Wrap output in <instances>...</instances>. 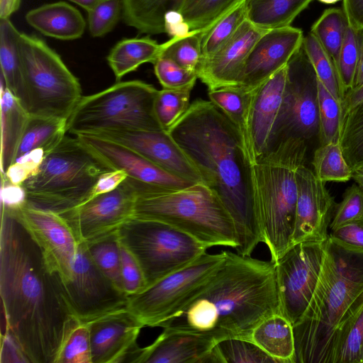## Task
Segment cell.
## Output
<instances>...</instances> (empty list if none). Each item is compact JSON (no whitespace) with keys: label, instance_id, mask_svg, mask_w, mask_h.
<instances>
[{"label":"cell","instance_id":"3","mask_svg":"<svg viewBox=\"0 0 363 363\" xmlns=\"http://www.w3.org/2000/svg\"><path fill=\"white\" fill-rule=\"evenodd\" d=\"M280 313L276 264L225 251L202 291L163 328L210 337L217 342L249 340L256 326Z\"/></svg>","mask_w":363,"mask_h":363},{"label":"cell","instance_id":"6","mask_svg":"<svg viewBox=\"0 0 363 363\" xmlns=\"http://www.w3.org/2000/svg\"><path fill=\"white\" fill-rule=\"evenodd\" d=\"M135 183V216L168 223L208 248L237 247L236 232L230 213L216 194L203 183L178 190Z\"/></svg>","mask_w":363,"mask_h":363},{"label":"cell","instance_id":"56","mask_svg":"<svg viewBox=\"0 0 363 363\" xmlns=\"http://www.w3.org/2000/svg\"><path fill=\"white\" fill-rule=\"evenodd\" d=\"M363 102V84L348 91L342 101V116L352 108Z\"/></svg>","mask_w":363,"mask_h":363},{"label":"cell","instance_id":"2","mask_svg":"<svg viewBox=\"0 0 363 363\" xmlns=\"http://www.w3.org/2000/svg\"><path fill=\"white\" fill-rule=\"evenodd\" d=\"M168 133L230 213L237 252L250 255L264 240L252 197L250 163L236 128L210 100L199 99Z\"/></svg>","mask_w":363,"mask_h":363},{"label":"cell","instance_id":"55","mask_svg":"<svg viewBox=\"0 0 363 363\" xmlns=\"http://www.w3.org/2000/svg\"><path fill=\"white\" fill-rule=\"evenodd\" d=\"M342 10L349 25L354 30L363 31V0H342Z\"/></svg>","mask_w":363,"mask_h":363},{"label":"cell","instance_id":"24","mask_svg":"<svg viewBox=\"0 0 363 363\" xmlns=\"http://www.w3.org/2000/svg\"><path fill=\"white\" fill-rule=\"evenodd\" d=\"M218 342L210 337L164 328L149 346L138 347L128 362L136 363H218ZM128 357V358H129Z\"/></svg>","mask_w":363,"mask_h":363},{"label":"cell","instance_id":"39","mask_svg":"<svg viewBox=\"0 0 363 363\" xmlns=\"http://www.w3.org/2000/svg\"><path fill=\"white\" fill-rule=\"evenodd\" d=\"M247 19L245 0H240L208 30L203 33V57H208L220 49Z\"/></svg>","mask_w":363,"mask_h":363},{"label":"cell","instance_id":"30","mask_svg":"<svg viewBox=\"0 0 363 363\" xmlns=\"http://www.w3.org/2000/svg\"><path fill=\"white\" fill-rule=\"evenodd\" d=\"M19 35L20 32L10 18L0 19L1 82L27 111L24 72L18 47Z\"/></svg>","mask_w":363,"mask_h":363},{"label":"cell","instance_id":"59","mask_svg":"<svg viewBox=\"0 0 363 363\" xmlns=\"http://www.w3.org/2000/svg\"><path fill=\"white\" fill-rule=\"evenodd\" d=\"M75 3L84 9L89 11L91 10L100 0H69Z\"/></svg>","mask_w":363,"mask_h":363},{"label":"cell","instance_id":"20","mask_svg":"<svg viewBox=\"0 0 363 363\" xmlns=\"http://www.w3.org/2000/svg\"><path fill=\"white\" fill-rule=\"evenodd\" d=\"M303 38L302 30L291 26L268 30L251 50L238 86L250 91L286 67Z\"/></svg>","mask_w":363,"mask_h":363},{"label":"cell","instance_id":"51","mask_svg":"<svg viewBox=\"0 0 363 363\" xmlns=\"http://www.w3.org/2000/svg\"><path fill=\"white\" fill-rule=\"evenodd\" d=\"M121 276L124 291L131 296L147 287L146 280L136 257L121 242Z\"/></svg>","mask_w":363,"mask_h":363},{"label":"cell","instance_id":"10","mask_svg":"<svg viewBox=\"0 0 363 363\" xmlns=\"http://www.w3.org/2000/svg\"><path fill=\"white\" fill-rule=\"evenodd\" d=\"M118 233L140 263L147 286L191 264L208 249L168 223L135 216Z\"/></svg>","mask_w":363,"mask_h":363},{"label":"cell","instance_id":"5","mask_svg":"<svg viewBox=\"0 0 363 363\" xmlns=\"http://www.w3.org/2000/svg\"><path fill=\"white\" fill-rule=\"evenodd\" d=\"M307 143L291 138L250 164L252 197L264 242L275 264L292 246L296 219V172L305 164Z\"/></svg>","mask_w":363,"mask_h":363},{"label":"cell","instance_id":"8","mask_svg":"<svg viewBox=\"0 0 363 363\" xmlns=\"http://www.w3.org/2000/svg\"><path fill=\"white\" fill-rule=\"evenodd\" d=\"M158 90L140 80L119 82L83 96L67 121L74 135L101 130H163L154 110Z\"/></svg>","mask_w":363,"mask_h":363},{"label":"cell","instance_id":"4","mask_svg":"<svg viewBox=\"0 0 363 363\" xmlns=\"http://www.w3.org/2000/svg\"><path fill=\"white\" fill-rule=\"evenodd\" d=\"M363 294V252L329 237L315 291L305 313L293 326L296 363H329L334 333Z\"/></svg>","mask_w":363,"mask_h":363},{"label":"cell","instance_id":"27","mask_svg":"<svg viewBox=\"0 0 363 363\" xmlns=\"http://www.w3.org/2000/svg\"><path fill=\"white\" fill-rule=\"evenodd\" d=\"M329 363H363V294L346 312L334 333Z\"/></svg>","mask_w":363,"mask_h":363},{"label":"cell","instance_id":"61","mask_svg":"<svg viewBox=\"0 0 363 363\" xmlns=\"http://www.w3.org/2000/svg\"><path fill=\"white\" fill-rule=\"evenodd\" d=\"M322 3L327 4H333L335 3L338 2L340 0H318Z\"/></svg>","mask_w":363,"mask_h":363},{"label":"cell","instance_id":"57","mask_svg":"<svg viewBox=\"0 0 363 363\" xmlns=\"http://www.w3.org/2000/svg\"><path fill=\"white\" fill-rule=\"evenodd\" d=\"M21 0H0V19L9 18L20 7Z\"/></svg>","mask_w":363,"mask_h":363},{"label":"cell","instance_id":"49","mask_svg":"<svg viewBox=\"0 0 363 363\" xmlns=\"http://www.w3.org/2000/svg\"><path fill=\"white\" fill-rule=\"evenodd\" d=\"M153 65L155 74L164 89L194 87L199 79L196 72L186 69L166 57H160Z\"/></svg>","mask_w":363,"mask_h":363},{"label":"cell","instance_id":"28","mask_svg":"<svg viewBox=\"0 0 363 363\" xmlns=\"http://www.w3.org/2000/svg\"><path fill=\"white\" fill-rule=\"evenodd\" d=\"M184 0H122L124 23L139 32L166 33V21L178 13Z\"/></svg>","mask_w":363,"mask_h":363},{"label":"cell","instance_id":"35","mask_svg":"<svg viewBox=\"0 0 363 363\" xmlns=\"http://www.w3.org/2000/svg\"><path fill=\"white\" fill-rule=\"evenodd\" d=\"M208 95L238 130L248 158L247 117L250 91L240 86H228L210 90Z\"/></svg>","mask_w":363,"mask_h":363},{"label":"cell","instance_id":"41","mask_svg":"<svg viewBox=\"0 0 363 363\" xmlns=\"http://www.w3.org/2000/svg\"><path fill=\"white\" fill-rule=\"evenodd\" d=\"M54 363H92L89 323L74 319L63 336Z\"/></svg>","mask_w":363,"mask_h":363},{"label":"cell","instance_id":"48","mask_svg":"<svg viewBox=\"0 0 363 363\" xmlns=\"http://www.w3.org/2000/svg\"><path fill=\"white\" fill-rule=\"evenodd\" d=\"M87 12L91 35L102 37L111 32L122 17V0H100Z\"/></svg>","mask_w":363,"mask_h":363},{"label":"cell","instance_id":"38","mask_svg":"<svg viewBox=\"0 0 363 363\" xmlns=\"http://www.w3.org/2000/svg\"><path fill=\"white\" fill-rule=\"evenodd\" d=\"M339 143L352 170L362 168L363 102L342 116Z\"/></svg>","mask_w":363,"mask_h":363},{"label":"cell","instance_id":"32","mask_svg":"<svg viewBox=\"0 0 363 363\" xmlns=\"http://www.w3.org/2000/svg\"><path fill=\"white\" fill-rule=\"evenodd\" d=\"M247 19L262 29L291 26L313 0H245Z\"/></svg>","mask_w":363,"mask_h":363},{"label":"cell","instance_id":"16","mask_svg":"<svg viewBox=\"0 0 363 363\" xmlns=\"http://www.w3.org/2000/svg\"><path fill=\"white\" fill-rule=\"evenodd\" d=\"M136 196L135 181L127 177L114 190L97 195L61 216L79 242H89L117 231L133 216Z\"/></svg>","mask_w":363,"mask_h":363},{"label":"cell","instance_id":"58","mask_svg":"<svg viewBox=\"0 0 363 363\" xmlns=\"http://www.w3.org/2000/svg\"><path fill=\"white\" fill-rule=\"evenodd\" d=\"M363 84V45H362L361 55L357 66V70L353 88L357 87ZM352 88V89H353Z\"/></svg>","mask_w":363,"mask_h":363},{"label":"cell","instance_id":"17","mask_svg":"<svg viewBox=\"0 0 363 363\" xmlns=\"http://www.w3.org/2000/svg\"><path fill=\"white\" fill-rule=\"evenodd\" d=\"M297 200L292 245L303 242H325L335 203L325 182L305 164L296 172Z\"/></svg>","mask_w":363,"mask_h":363},{"label":"cell","instance_id":"1","mask_svg":"<svg viewBox=\"0 0 363 363\" xmlns=\"http://www.w3.org/2000/svg\"><path fill=\"white\" fill-rule=\"evenodd\" d=\"M0 295L5 331L31 363H54L75 317L61 278L40 247L5 206L1 210ZM3 333V332H2Z\"/></svg>","mask_w":363,"mask_h":363},{"label":"cell","instance_id":"46","mask_svg":"<svg viewBox=\"0 0 363 363\" xmlns=\"http://www.w3.org/2000/svg\"><path fill=\"white\" fill-rule=\"evenodd\" d=\"M362 45V32L354 30L349 25L337 68L343 97L354 86Z\"/></svg>","mask_w":363,"mask_h":363},{"label":"cell","instance_id":"25","mask_svg":"<svg viewBox=\"0 0 363 363\" xmlns=\"http://www.w3.org/2000/svg\"><path fill=\"white\" fill-rule=\"evenodd\" d=\"M26 20L42 34L62 40L81 38L86 28L82 13L65 1L47 4L31 9L26 13Z\"/></svg>","mask_w":363,"mask_h":363},{"label":"cell","instance_id":"34","mask_svg":"<svg viewBox=\"0 0 363 363\" xmlns=\"http://www.w3.org/2000/svg\"><path fill=\"white\" fill-rule=\"evenodd\" d=\"M240 1L184 0L178 12L184 33H204Z\"/></svg>","mask_w":363,"mask_h":363},{"label":"cell","instance_id":"14","mask_svg":"<svg viewBox=\"0 0 363 363\" xmlns=\"http://www.w3.org/2000/svg\"><path fill=\"white\" fill-rule=\"evenodd\" d=\"M325 242H303L292 245L276 262L280 311L293 326L305 313L315 291L324 259Z\"/></svg>","mask_w":363,"mask_h":363},{"label":"cell","instance_id":"44","mask_svg":"<svg viewBox=\"0 0 363 363\" xmlns=\"http://www.w3.org/2000/svg\"><path fill=\"white\" fill-rule=\"evenodd\" d=\"M194 87L158 91L154 110L162 128L168 132L190 106L191 91Z\"/></svg>","mask_w":363,"mask_h":363},{"label":"cell","instance_id":"62","mask_svg":"<svg viewBox=\"0 0 363 363\" xmlns=\"http://www.w3.org/2000/svg\"><path fill=\"white\" fill-rule=\"evenodd\" d=\"M362 45H363V31L362 32Z\"/></svg>","mask_w":363,"mask_h":363},{"label":"cell","instance_id":"23","mask_svg":"<svg viewBox=\"0 0 363 363\" xmlns=\"http://www.w3.org/2000/svg\"><path fill=\"white\" fill-rule=\"evenodd\" d=\"M89 323L92 363H118L138 347L136 341L144 326L125 308Z\"/></svg>","mask_w":363,"mask_h":363},{"label":"cell","instance_id":"43","mask_svg":"<svg viewBox=\"0 0 363 363\" xmlns=\"http://www.w3.org/2000/svg\"><path fill=\"white\" fill-rule=\"evenodd\" d=\"M303 47L313 67L318 79L335 99L342 101L343 94L335 65L311 32L303 38Z\"/></svg>","mask_w":363,"mask_h":363},{"label":"cell","instance_id":"45","mask_svg":"<svg viewBox=\"0 0 363 363\" xmlns=\"http://www.w3.org/2000/svg\"><path fill=\"white\" fill-rule=\"evenodd\" d=\"M318 87L320 143H339L342 118L341 101L335 99L319 80Z\"/></svg>","mask_w":363,"mask_h":363},{"label":"cell","instance_id":"7","mask_svg":"<svg viewBox=\"0 0 363 363\" xmlns=\"http://www.w3.org/2000/svg\"><path fill=\"white\" fill-rule=\"evenodd\" d=\"M109 170L76 136L65 135L21 186L27 204L61 215L89 200Z\"/></svg>","mask_w":363,"mask_h":363},{"label":"cell","instance_id":"15","mask_svg":"<svg viewBox=\"0 0 363 363\" xmlns=\"http://www.w3.org/2000/svg\"><path fill=\"white\" fill-rule=\"evenodd\" d=\"M4 206L12 213L40 247L50 269L59 275L62 282L68 281L79 241L67 221L57 213L31 206L26 202L12 208Z\"/></svg>","mask_w":363,"mask_h":363},{"label":"cell","instance_id":"42","mask_svg":"<svg viewBox=\"0 0 363 363\" xmlns=\"http://www.w3.org/2000/svg\"><path fill=\"white\" fill-rule=\"evenodd\" d=\"M202 35L203 33L191 31L171 37L162 44L161 56L172 60L186 69L197 72L203 58Z\"/></svg>","mask_w":363,"mask_h":363},{"label":"cell","instance_id":"54","mask_svg":"<svg viewBox=\"0 0 363 363\" xmlns=\"http://www.w3.org/2000/svg\"><path fill=\"white\" fill-rule=\"evenodd\" d=\"M1 362H29L19 345L8 333H1Z\"/></svg>","mask_w":363,"mask_h":363},{"label":"cell","instance_id":"22","mask_svg":"<svg viewBox=\"0 0 363 363\" xmlns=\"http://www.w3.org/2000/svg\"><path fill=\"white\" fill-rule=\"evenodd\" d=\"M286 66L250 91L247 129L250 164L258 162L267 152L282 102Z\"/></svg>","mask_w":363,"mask_h":363},{"label":"cell","instance_id":"50","mask_svg":"<svg viewBox=\"0 0 363 363\" xmlns=\"http://www.w3.org/2000/svg\"><path fill=\"white\" fill-rule=\"evenodd\" d=\"M363 218V189L357 184L349 186L336 206L330 225L331 230L348 222Z\"/></svg>","mask_w":363,"mask_h":363},{"label":"cell","instance_id":"18","mask_svg":"<svg viewBox=\"0 0 363 363\" xmlns=\"http://www.w3.org/2000/svg\"><path fill=\"white\" fill-rule=\"evenodd\" d=\"M86 135L119 143L173 175L194 183H203L196 167L170 134L164 130H101Z\"/></svg>","mask_w":363,"mask_h":363},{"label":"cell","instance_id":"13","mask_svg":"<svg viewBox=\"0 0 363 363\" xmlns=\"http://www.w3.org/2000/svg\"><path fill=\"white\" fill-rule=\"evenodd\" d=\"M62 286L71 313L84 323L128 306L129 296L97 267L84 242H79L71 278Z\"/></svg>","mask_w":363,"mask_h":363},{"label":"cell","instance_id":"37","mask_svg":"<svg viewBox=\"0 0 363 363\" xmlns=\"http://www.w3.org/2000/svg\"><path fill=\"white\" fill-rule=\"evenodd\" d=\"M118 230L84 242L97 267L119 289L124 291L121 276V240Z\"/></svg>","mask_w":363,"mask_h":363},{"label":"cell","instance_id":"52","mask_svg":"<svg viewBox=\"0 0 363 363\" xmlns=\"http://www.w3.org/2000/svg\"><path fill=\"white\" fill-rule=\"evenodd\" d=\"M329 238L346 248L363 252V218L331 230Z\"/></svg>","mask_w":363,"mask_h":363},{"label":"cell","instance_id":"36","mask_svg":"<svg viewBox=\"0 0 363 363\" xmlns=\"http://www.w3.org/2000/svg\"><path fill=\"white\" fill-rule=\"evenodd\" d=\"M348 26L342 9L329 8L323 12L311 26V33L330 57L336 71Z\"/></svg>","mask_w":363,"mask_h":363},{"label":"cell","instance_id":"40","mask_svg":"<svg viewBox=\"0 0 363 363\" xmlns=\"http://www.w3.org/2000/svg\"><path fill=\"white\" fill-rule=\"evenodd\" d=\"M312 165L315 176L325 183L345 182L352 176L339 143L320 145L313 153Z\"/></svg>","mask_w":363,"mask_h":363},{"label":"cell","instance_id":"12","mask_svg":"<svg viewBox=\"0 0 363 363\" xmlns=\"http://www.w3.org/2000/svg\"><path fill=\"white\" fill-rule=\"evenodd\" d=\"M318 82L302 44L286 66L282 102L267 153L291 138L303 140L307 145L315 138H318Z\"/></svg>","mask_w":363,"mask_h":363},{"label":"cell","instance_id":"33","mask_svg":"<svg viewBox=\"0 0 363 363\" xmlns=\"http://www.w3.org/2000/svg\"><path fill=\"white\" fill-rule=\"evenodd\" d=\"M66 127V120L30 115L15 160L36 150L49 152L65 136Z\"/></svg>","mask_w":363,"mask_h":363},{"label":"cell","instance_id":"47","mask_svg":"<svg viewBox=\"0 0 363 363\" xmlns=\"http://www.w3.org/2000/svg\"><path fill=\"white\" fill-rule=\"evenodd\" d=\"M215 349L220 363H278L249 340L230 338L218 342Z\"/></svg>","mask_w":363,"mask_h":363},{"label":"cell","instance_id":"31","mask_svg":"<svg viewBox=\"0 0 363 363\" xmlns=\"http://www.w3.org/2000/svg\"><path fill=\"white\" fill-rule=\"evenodd\" d=\"M162 51V45L148 36L125 38L111 50L107 61L116 80H120L144 63L154 64Z\"/></svg>","mask_w":363,"mask_h":363},{"label":"cell","instance_id":"60","mask_svg":"<svg viewBox=\"0 0 363 363\" xmlns=\"http://www.w3.org/2000/svg\"><path fill=\"white\" fill-rule=\"evenodd\" d=\"M352 178L363 189V167L353 170Z\"/></svg>","mask_w":363,"mask_h":363},{"label":"cell","instance_id":"19","mask_svg":"<svg viewBox=\"0 0 363 363\" xmlns=\"http://www.w3.org/2000/svg\"><path fill=\"white\" fill-rule=\"evenodd\" d=\"M75 136L110 169L123 170L128 177L142 184L167 190L182 189L197 184L170 174L116 142L86 134Z\"/></svg>","mask_w":363,"mask_h":363},{"label":"cell","instance_id":"11","mask_svg":"<svg viewBox=\"0 0 363 363\" xmlns=\"http://www.w3.org/2000/svg\"><path fill=\"white\" fill-rule=\"evenodd\" d=\"M225 258V251L203 254L187 266L129 296L128 309L144 327H160L202 291Z\"/></svg>","mask_w":363,"mask_h":363},{"label":"cell","instance_id":"9","mask_svg":"<svg viewBox=\"0 0 363 363\" xmlns=\"http://www.w3.org/2000/svg\"><path fill=\"white\" fill-rule=\"evenodd\" d=\"M18 47L28 113L67 121L83 96L78 79L41 38L20 33Z\"/></svg>","mask_w":363,"mask_h":363},{"label":"cell","instance_id":"26","mask_svg":"<svg viewBox=\"0 0 363 363\" xmlns=\"http://www.w3.org/2000/svg\"><path fill=\"white\" fill-rule=\"evenodd\" d=\"M1 175L13 163L30 114L1 82Z\"/></svg>","mask_w":363,"mask_h":363},{"label":"cell","instance_id":"29","mask_svg":"<svg viewBox=\"0 0 363 363\" xmlns=\"http://www.w3.org/2000/svg\"><path fill=\"white\" fill-rule=\"evenodd\" d=\"M250 340L255 342L278 363H296L294 328L281 313H274L259 323Z\"/></svg>","mask_w":363,"mask_h":363},{"label":"cell","instance_id":"21","mask_svg":"<svg viewBox=\"0 0 363 363\" xmlns=\"http://www.w3.org/2000/svg\"><path fill=\"white\" fill-rule=\"evenodd\" d=\"M267 30L257 27L247 19L215 54L202 58L197 74L208 91L240 85L251 50Z\"/></svg>","mask_w":363,"mask_h":363},{"label":"cell","instance_id":"53","mask_svg":"<svg viewBox=\"0 0 363 363\" xmlns=\"http://www.w3.org/2000/svg\"><path fill=\"white\" fill-rule=\"evenodd\" d=\"M127 177L128 175L123 170L111 169L102 174L94 186L91 198L114 190Z\"/></svg>","mask_w":363,"mask_h":363}]
</instances>
